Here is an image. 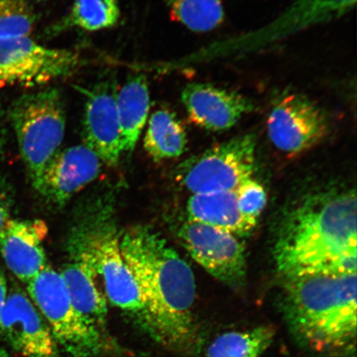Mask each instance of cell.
Listing matches in <instances>:
<instances>
[{
  "label": "cell",
  "mask_w": 357,
  "mask_h": 357,
  "mask_svg": "<svg viewBox=\"0 0 357 357\" xmlns=\"http://www.w3.org/2000/svg\"><path fill=\"white\" fill-rule=\"evenodd\" d=\"M8 296L6 280L1 271H0V314L3 310L4 303Z\"/></svg>",
  "instance_id": "4316f807"
},
{
  "label": "cell",
  "mask_w": 357,
  "mask_h": 357,
  "mask_svg": "<svg viewBox=\"0 0 357 357\" xmlns=\"http://www.w3.org/2000/svg\"><path fill=\"white\" fill-rule=\"evenodd\" d=\"M119 17V0H75L65 24L96 32L112 28Z\"/></svg>",
  "instance_id": "603a6c76"
},
{
  "label": "cell",
  "mask_w": 357,
  "mask_h": 357,
  "mask_svg": "<svg viewBox=\"0 0 357 357\" xmlns=\"http://www.w3.org/2000/svg\"><path fill=\"white\" fill-rule=\"evenodd\" d=\"M356 3V0H296L267 28L231 41L214 43L199 52L197 60L207 61L267 46L312 26L338 19L349 12Z\"/></svg>",
  "instance_id": "ba28073f"
},
{
  "label": "cell",
  "mask_w": 357,
  "mask_h": 357,
  "mask_svg": "<svg viewBox=\"0 0 357 357\" xmlns=\"http://www.w3.org/2000/svg\"><path fill=\"white\" fill-rule=\"evenodd\" d=\"M192 122L209 131H225L255 109L251 100L213 84L192 83L181 93Z\"/></svg>",
  "instance_id": "9a60e30c"
},
{
  "label": "cell",
  "mask_w": 357,
  "mask_h": 357,
  "mask_svg": "<svg viewBox=\"0 0 357 357\" xmlns=\"http://www.w3.org/2000/svg\"><path fill=\"white\" fill-rule=\"evenodd\" d=\"M120 250L139 289L144 306L139 319L146 331L169 349L190 351L196 340V285L188 263L144 226L125 231Z\"/></svg>",
  "instance_id": "6da1fadb"
},
{
  "label": "cell",
  "mask_w": 357,
  "mask_h": 357,
  "mask_svg": "<svg viewBox=\"0 0 357 357\" xmlns=\"http://www.w3.org/2000/svg\"><path fill=\"white\" fill-rule=\"evenodd\" d=\"M47 226L42 220H10L0 229V252L16 278L28 284L46 267L43 243Z\"/></svg>",
  "instance_id": "2e32d148"
},
{
  "label": "cell",
  "mask_w": 357,
  "mask_h": 357,
  "mask_svg": "<svg viewBox=\"0 0 357 357\" xmlns=\"http://www.w3.org/2000/svg\"><path fill=\"white\" fill-rule=\"evenodd\" d=\"M123 151H132L144 129L150 109L149 88L144 75H133L117 93Z\"/></svg>",
  "instance_id": "d6986e66"
},
{
  "label": "cell",
  "mask_w": 357,
  "mask_h": 357,
  "mask_svg": "<svg viewBox=\"0 0 357 357\" xmlns=\"http://www.w3.org/2000/svg\"><path fill=\"white\" fill-rule=\"evenodd\" d=\"M0 357H12L8 352L3 349L2 347H0Z\"/></svg>",
  "instance_id": "f1b7e54d"
},
{
  "label": "cell",
  "mask_w": 357,
  "mask_h": 357,
  "mask_svg": "<svg viewBox=\"0 0 357 357\" xmlns=\"http://www.w3.org/2000/svg\"><path fill=\"white\" fill-rule=\"evenodd\" d=\"M285 310L307 344L318 351L355 346L356 273L284 278Z\"/></svg>",
  "instance_id": "3957f363"
},
{
  "label": "cell",
  "mask_w": 357,
  "mask_h": 357,
  "mask_svg": "<svg viewBox=\"0 0 357 357\" xmlns=\"http://www.w3.org/2000/svg\"><path fill=\"white\" fill-rule=\"evenodd\" d=\"M235 192L240 211L245 216L257 221L267 200L266 192L263 186L252 178H249Z\"/></svg>",
  "instance_id": "d4e9b609"
},
{
  "label": "cell",
  "mask_w": 357,
  "mask_h": 357,
  "mask_svg": "<svg viewBox=\"0 0 357 357\" xmlns=\"http://www.w3.org/2000/svg\"><path fill=\"white\" fill-rule=\"evenodd\" d=\"M275 331L270 325L247 331H231L214 339L207 357H262L273 342Z\"/></svg>",
  "instance_id": "44dd1931"
},
{
  "label": "cell",
  "mask_w": 357,
  "mask_h": 357,
  "mask_svg": "<svg viewBox=\"0 0 357 357\" xmlns=\"http://www.w3.org/2000/svg\"><path fill=\"white\" fill-rule=\"evenodd\" d=\"M10 118L30 181L37 190L45 167L64 140L66 111L59 89L50 87L17 98Z\"/></svg>",
  "instance_id": "277c9868"
},
{
  "label": "cell",
  "mask_w": 357,
  "mask_h": 357,
  "mask_svg": "<svg viewBox=\"0 0 357 357\" xmlns=\"http://www.w3.org/2000/svg\"><path fill=\"white\" fill-rule=\"evenodd\" d=\"M78 250L102 278L112 305L140 319L144 306L139 289L124 261L119 236L113 227L97 229L80 243Z\"/></svg>",
  "instance_id": "30bf717a"
},
{
  "label": "cell",
  "mask_w": 357,
  "mask_h": 357,
  "mask_svg": "<svg viewBox=\"0 0 357 357\" xmlns=\"http://www.w3.org/2000/svg\"><path fill=\"white\" fill-rule=\"evenodd\" d=\"M257 144L248 133L214 146L183 164L178 180L192 195L235 191L255 172Z\"/></svg>",
  "instance_id": "8992f818"
},
{
  "label": "cell",
  "mask_w": 357,
  "mask_h": 357,
  "mask_svg": "<svg viewBox=\"0 0 357 357\" xmlns=\"http://www.w3.org/2000/svg\"><path fill=\"white\" fill-rule=\"evenodd\" d=\"M28 293L67 354L73 357L100 354L99 330L75 310L60 273L46 266L28 283Z\"/></svg>",
  "instance_id": "5b68a950"
},
{
  "label": "cell",
  "mask_w": 357,
  "mask_h": 357,
  "mask_svg": "<svg viewBox=\"0 0 357 357\" xmlns=\"http://www.w3.org/2000/svg\"><path fill=\"white\" fill-rule=\"evenodd\" d=\"M73 305L80 315L98 328L105 322L108 305L96 283L98 275L86 257L75 254L74 261L61 271Z\"/></svg>",
  "instance_id": "ac0fdd59"
},
{
  "label": "cell",
  "mask_w": 357,
  "mask_h": 357,
  "mask_svg": "<svg viewBox=\"0 0 357 357\" xmlns=\"http://www.w3.org/2000/svg\"><path fill=\"white\" fill-rule=\"evenodd\" d=\"M10 220V200L6 185L0 178V229Z\"/></svg>",
  "instance_id": "484cf974"
},
{
  "label": "cell",
  "mask_w": 357,
  "mask_h": 357,
  "mask_svg": "<svg viewBox=\"0 0 357 357\" xmlns=\"http://www.w3.org/2000/svg\"><path fill=\"white\" fill-rule=\"evenodd\" d=\"M3 149V141L1 134V120H0V154L2 153Z\"/></svg>",
  "instance_id": "83f0119b"
},
{
  "label": "cell",
  "mask_w": 357,
  "mask_h": 357,
  "mask_svg": "<svg viewBox=\"0 0 357 357\" xmlns=\"http://www.w3.org/2000/svg\"><path fill=\"white\" fill-rule=\"evenodd\" d=\"M102 160L86 144L58 153L45 167L37 190L57 205H64L99 176Z\"/></svg>",
  "instance_id": "5bb4252c"
},
{
  "label": "cell",
  "mask_w": 357,
  "mask_h": 357,
  "mask_svg": "<svg viewBox=\"0 0 357 357\" xmlns=\"http://www.w3.org/2000/svg\"><path fill=\"white\" fill-rule=\"evenodd\" d=\"M354 191L311 196L285 218L274 248L284 278L311 274L356 273Z\"/></svg>",
  "instance_id": "7a4b0ae2"
},
{
  "label": "cell",
  "mask_w": 357,
  "mask_h": 357,
  "mask_svg": "<svg viewBox=\"0 0 357 357\" xmlns=\"http://www.w3.org/2000/svg\"><path fill=\"white\" fill-rule=\"evenodd\" d=\"M268 135L280 151L298 154L319 144L328 130L324 110L301 93L281 97L267 120Z\"/></svg>",
  "instance_id": "8fae6325"
},
{
  "label": "cell",
  "mask_w": 357,
  "mask_h": 357,
  "mask_svg": "<svg viewBox=\"0 0 357 357\" xmlns=\"http://www.w3.org/2000/svg\"><path fill=\"white\" fill-rule=\"evenodd\" d=\"M174 19L197 33L209 32L225 20L221 0H167Z\"/></svg>",
  "instance_id": "7402d4cb"
},
{
  "label": "cell",
  "mask_w": 357,
  "mask_h": 357,
  "mask_svg": "<svg viewBox=\"0 0 357 357\" xmlns=\"http://www.w3.org/2000/svg\"><path fill=\"white\" fill-rule=\"evenodd\" d=\"M178 236L191 257L213 278L231 289L243 287L247 273L245 248L236 236L188 220Z\"/></svg>",
  "instance_id": "9c48e42d"
},
{
  "label": "cell",
  "mask_w": 357,
  "mask_h": 357,
  "mask_svg": "<svg viewBox=\"0 0 357 357\" xmlns=\"http://www.w3.org/2000/svg\"><path fill=\"white\" fill-rule=\"evenodd\" d=\"M0 333L25 357H57L56 342L41 312L20 288H11L1 314Z\"/></svg>",
  "instance_id": "4fadbf2b"
},
{
  "label": "cell",
  "mask_w": 357,
  "mask_h": 357,
  "mask_svg": "<svg viewBox=\"0 0 357 357\" xmlns=\"http://www.w3.org/2000/svg\"><path fill=\"white\" fill-rule=\"evenodd\" d=\"M80 65L77 53L43 47L29 36L0 39V88L41 86L73 75Z\"/></svg>",
  "instance_id": "52a82bcc"
},
{
  "label": "cell",
  "mask_w": 357,
  "mask_h": 357,
  "mask_svg": "<svg viewBox=\"0 0 357 357\" xmlns=\"http://www.w3.org/2000/svg\"><path fill=\"white\" fill-rule=\"evenodd\" d=\"M86 99L83 118L84 144L99 156L102 162L113 167L123 151L116 80L108 79L91 88L78 87Z\"/></svg>",
  "instance_id": "7c38bea8"
},
{
  "label": "cell",
  "mask_w": 357,
  "mask_h": 357,
  "mask_svg": "<svg viewBox=\"0 0 357 357\" xmlns=\"http://www.w3.org/2000/svg\"><path fill=\"white\" fill-rule=\"evenodd\" d=\"M187 145L185 128L175 114L166 109L151 116L144 138V149L155 162L176 158Z\"/></svg>",
  "instance_id": "ffe728a7"
},
{
  "label": "cell",
  "mask_w": 357,
  "mask_h": 357,
  "mask_svg": "<svg viewBox=\"0 0 357 357\" xmlns=\"http://www.w3.org/2000/svg\"><path fill=\"white\" fill-rule=\"evenodd\" d=\"M37 22L28 0H0V39L24 37Z\"/></svg>",
  "instance_id": "cb8c5ba5"
},
{
  "label": "cell",
  "mask_w": 357,
  "mask_h": 357,
  "mask_svg": "<svg viewBox=\"0 0 357 357\" xmlns=\"http://www.w3.org/2000/svg\"><path fill=\"white\" fill-rule=\"evenodd\" d=\"M188 220L227 231L236 236L252 231L257 220L240 211L235 191L194 194L187 204Z\"/></svg>",
  "instance_id": "e0dca14e"
}]
</instances>
